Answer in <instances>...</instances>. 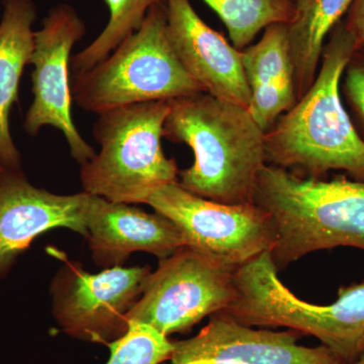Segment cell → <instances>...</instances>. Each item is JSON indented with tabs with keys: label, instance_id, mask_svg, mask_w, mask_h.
Returning <instances> with one entry per match:
<instances>
[{
	"label": "cell",
	"instance_id": "cell-1",
	"mask_svg": "<svg viewBox=\"0 0 364 364\" xmlns=\"http://www.w3.org/2000/svg\"><path fill=\"white\" fill-rule=\"evenodd\" d=\"M354 50L342 20L328 36L317 76L303 97L265 133L267 163L320 179L342 170L364 181V141L342 100L343 71Z\"/></svg>",
	"mask_w": 364,
	"mask_h": 364
},
{
	"label": "cell",
	"instance_id": "cell-2",
	"mask_svg": "<svg viewBox=\"0 0 364 364\" xmlns=\"http://www.w3.org/2000/svg\"><path fill=\"white\" fill-rule=\"evenodd\" d=\"M169 102L163 138L186 144L195 155L193 166L179 171L182 188L226 205L254 203L267 163L265 132L248 109L205 92Z\"/></svg>",
	"mask_w": 364,
	"mask_h": 364
},
{
	"label": "cell",
	"instance_id": "cell-3",
	"mask_svg": "<svg viewBox=\"0 0 364 364\" xmlns=\"http://www.w3.org/2000/svg\"><path fill=\"white\" fill-rule=\"evenodd\" d=\"M254 203L272 217L270 253L277 270L314 251L340 246L364 251V181L344 176L322 181L267 164Z\"/></svg>",
	"mask_w": 364,
	"mask_h": 364
},
{
	"label": "cell",
	"instance_id": "cell-4",
	"mask_svg": "<svg viewBox=\"0 0 364 364\" xmlns=\"http://www.w3.org/2000/svg\"><path fill=\"white\" fill-rule=\"evenodd\" d=\"M270 251L237 268L236 298L223 312L242 325L287 327L312 335L345 363L364 350V282L338 289L331 305L306 303L279 279Z\"/></svg>",
	"mask_w": 364,
	"mask_h": 364
},
{
	"label": "cell",
	"instance_id": "cell-5",
	"mask_svg": "<svg viewBox=\"0 0 364 364\" xmlns=\"http://www.w3.org/2000/svg\"><path fill=\"white\" fill-rule=\"evenodd\" d=\"M169 112L170 102L160 100L98 114L93 136L100 151L81 165L85 193L112 203H145L160 186L178 181L176 162L162 148Z\"/></svg>",
	"mask_w": 364,
	"mask_h": 364
},
{
	"label": "cell",
	"instance_id": "cell-6",
	"mask_svg": "<svg viewBox=\"0 0 364 364\" xmlns=\"http://www.w3.org/2000/svg\"><path fill=\"white\" fill-rule=\"evenodd\" d=\"M200 92L170 43L165 2L151 7L138 31L97 66L73 76L71 85L78 107L97 114Z\"/></svg>",
	"mask_w": 364,
	"mask_h": 364
},
{
	"label": "cell",
	"instance_id": "cell-7",
	"mask_svg": "<svg viewBox=\"0 0 364 364\" xmlns=\"http://www.w3.org/2000/svg\"><path fill=\"white\" fill-rule=\"evenodd\" d=\"M145 203L176 225L186 247L234 269L274 246L272 217L255 203L213 202L176 181L153 191Z\"/></svg>",
	"mask_w": 364,
	"mask_h": 364
},
{
	"label": "cell",
	"instance_id": "cell-8",
	"mask_svg": "<svg viewBox=\"0 0 364 364\" xmlns=\"http://www.w3.org/2000/svg\"><path fill=\"white\" fill-rule=\"evenodd\" d=\"M236 269L188 247L160 260L128 315L168 337L188 331L207 316L227 310L236 298Z\"/></svg>",
	"mask_w": 364,
	"mask_h": 364
},
{
	"label": "cell",
	"instance_id": "cell-9",
	"mask_svg": "<svg viewBox=\"0 0 364 364\" xmlns=\"http://www.w3.org/2000/svg\"><path fill=\"white\" fill-rule=\"evenodd\" d=\"M150 273L149 267H116L92 274L66 261L52 282L55 318L72 337L109 345L128 331Z\"/></svg>",
	"mask_w": 364,
	"mask_h": 364
},
{
	"label": "cell",
	"instance_id": "cell-10",
	"mask_svg": "<svg viewBox=\"0 0 364 364\" xmlns=\"http://www.w3.org/2000/svg\"><path fill=\"white\" fill-rule=\"evenodd\" d=\"M86 32L85 21L68 4L52 7L35 32V50L30 64L33 100L26 112L23 128L35 136L52 126L65 136L72 157L81 165L95 152L79 133L72 117L70 59L72 48Z\"/></svg>",
	"mask_w": 364,
	"mask_h": 364
},
{
	"label": "cell",
	"instance_id": "cell-11",
	"mask_svg": "<svg viewBox=\"0 0 364 364\" xmlns=\"http://www.w3.org/2000/svg\"><path fill=\"white\" fill-rule=\"evenodd\" d=\"M299 333L254 330L215 313L193 338L173 342L170 364H348L329 348L296 344Z\"/></svg>",
	"mask_w": 364,
	"mask_h": 364
},
{
	"label": "cell",
	"instance_id": "cell-12",
	"mask_svg": "<svg viewBox=\"0 0 364 364\" xmlns=\"http://www.w3.org/2000/svg\"><path fill=\"white\" fill-rule=\"evenodd\" d=\"M95 196L56 195L36 188L21 170H11L0 181V279L38 236L67 228L87 238V223Z\"/></svg>",
	"mask_w": 364,
	"mask_h": 364
},
{
	"label": "cell",
	"instance_id": "cell-13",
	"mask_svg": "<svg viewBox=\"0 0 364 364\" xmlns=\"http://www.w3.org/2000/svg\"><path fill=\"white\" fill-rule=\"evenodd\" d=\"M167 31L179 61L203 92L248 109L250 88L237 50L200 18L189 0H166Z\"/></svg>",
	"mask_w": 364,
	"mask_h": 364
},
{
	"label": "cell",
	"instance_id": "cell-14",
	"mask_svg": "<svg viewBox=\"0 0 364 364\" xmlns=\"http://www.w3.org/2000/svg\"><path fill=\"white\" fill-rule=\"evenodd\" d=\"M93 260L100 267H122L132 253L154 254L160 260L186 247L176 225L164 215L148 214L127 203L95 196L87 223Z\"/></svg>",
	"mask_w": 364,
	"mask_h": 364
},
{
	"label": "cell",
	"instance_id": "cell-15",
	"mask_svg": "<svg viewBox=\"0 0 364 364\" xmlns=\"http://www.w3.org/2000/svg\"><path fill=\"white\" fill-rule=\"evenodd\" d=\"M36 18L33 0H4L0 21V158L11 170H21V154L11 136L9 116L18 100L23 69L35 50Z\"/></svg>",
	"mask_w": 364,
	"mask_h": 364
},
{
	"label": "cell",
	"instance_id": "cell-16",
	"mask_svg": "<svg viewBox=\"0 0 364 364\" xmlns=\"http://www.w3.org/2000/svg\"><path fill=\"white\" fill-rule=\"evenodd\" d=\"M352 0H296L287 25L298 100L317 76L323 49L334 26L343 20Z\"/></svg>",
	"mask_w": 364,
	"mask_h": 364
},
{
	"label": "cell",
	"instance_id": "cell-17",
	"mask_svg": "<svg viewBox=\"0 0 364 364\" xmlns=\"http://www.w3.org/2000/svg\"><path fill=\"white\" fill-rule=\"evenodd\" d=\"M229 33L232 44L239 51L247 48L262 30L274 23L293 20L291 0H203Z\"/></svg>",
	"mask_w": 364,
	"mask_h": 364
},
{
	"label": "cell",
	"instance_id": "cell-18",
	"mask_svg": "<svg viewBox=\"0 0 364 364\" xmlns=\"http://www.w3.org/2000/svg\"><path fill=\"white\" fill-rule=\"evenodd\" d=\"M241 58L250 91L272 85L296 88L287 23L267 26L256 44L242 50Z\"/></svg>",
	"mask_w": 364,
	"mask_h": 364
},
{
	"label": "cell",
	"instance_id": "cell-19",
	"mask_svg": "<svg viewBox=\"0 0 364 364\" xmlns=\"http://www.w3.org/2000/svg\"><path fill=\"white\" fill-rule=\"evenodd\" d=\"M109 20L104 31L82 51L70 59L73 76L85 73L107 58L117 46L142 26L151 7L166 0H105Z\"/></svg>",
	"mask_w": 364,
	"mask_h": 364
},
{
	"label": "cell",
	"instance_id": "cell-20",
	"mask_svg": "<svg viewBox=\"0 0 364 364\" xmlns=\"http://www.w3.org/2000/svg\"><path fill=\"white\" fill-rule=\"evenodd\" d=\"M109 347L107 364H160L169 360L174 348L168 337L141 323H130L128 331Z\"/></svg>",
	"mask_w": 364,
	"mask_h": 364
},
{
	"label": "cell",
	"instance_id": "cell-21",
	"mask_svg": "<svg viewBox=\"0 0 364 364\" xmlns=\"http://www.w3.org/2000/svg\"><path fill=\"white\" fill-rule=\"evenodd\" d=\"M340 92L352 123L364 141V48L354 51L345 67Z\"/></svg>",
	"mask_w": 364,
	"mask_h": 364
},
{
	"label": "cell",
	"instance_id": "cell-22",
	"mask_svg": "<svg viewBox=\"0 0 364 364\" xmlns=\"http://www.w3.org/2000/svg\"><path fill=\"white\" fill-rule=\"evenodd\" d=\"M345 28L350 33L354 43V50L364 48V0H352L348 11L345 14Z\"/></svg>",
	"mask_w": 364,
	"mask_h": 364
},
{
	"label": "cell",
	"instance_id": "cell-23",
	"mask_svg": "<svg viewBox=\"0 0 364 364\" xmlns=\"http://www.w3.org/2000/svg\"><path fill=\"white\" fill-rule=\"evenodd\" d=\"M9 171H11V169L4 164V162L2 161L1 158H0V181L6 177Z\"/></svg>",
	"mask_w": 364,
	"mask_h": 364
},
{
	"label": "cell",
	"instance_id": "cell-24",
	"mask_svg": "<svg viewBox=\"0 0 364 364\" xmlns=\"http://www.w3.org/2000/svg\"><path fill=\"white\" fill-rule=\"evenodd\" d=\"M352 364H364V350L363 351V353L359 355V358Z\"/></svg>",
	"mask_w": 364,
	"mask_h": 364
},
{
	"label": "cell",
	"instance_id": "cell-25",
	"mask_svg": "<svg viewBox=\"0 0 364 364\" xmlns=\"http://www.w3.org/2000/svg\"><path fill=\"white\" fill-rule=\"evenodd\" d=\"M291 1L294 2V1H296V0H291Z\"/></svg>",
	"mask_w": 364,
	"mask_h": 364
}]
</instances>
